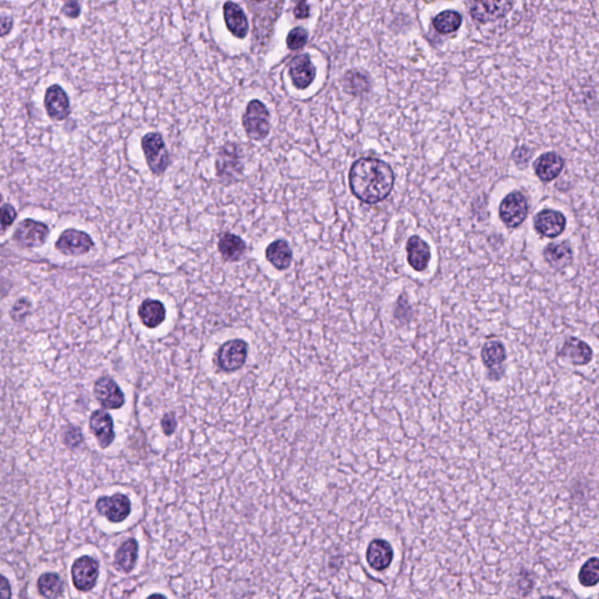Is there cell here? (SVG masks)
Listing matches in <instances>:
<instances>
[{"instance_id":"obj_2","label":"cell","mask_w":599,"mask_h":599,"mask_svg":"<svg viewBox=\"0 0 599 599\" xmlns=\"http://www.w3.org/2000/svg\"><path fill=\"white\" fill-rule=\"evenodd\" d=\"M242 126L246 135L253 141L265 139L271 130L269 113L265 104L258 99L251 101L242 117Z\"/></svg>"},{"instance_id":"obj_6","label":"cell","mask_w":599,"mask_h":599,"mask_svg":"<svg viewBox=\"0 0 599 599\" xmlns=\"http://www.w3.org/2000/svg\"><path fill=\"white\" fill-rule=\"evenodd\" d=\"M513 4L514 0H466L470 16L482 23L504 17Z\"/></svg>"},{"instance_id":"obj_7","label":"cell","mask_w":599,"mask_h":599,"mask_svg":"<svg viewBox=\"0 0 599 599\" xmlns=\"http://www.w3.org/2000/svg\"><path fill=\"white\" fill-rule=\"evenodd\" d=\"M249 354V345L242 340H231L219 348L215 361L225 372H234L244 367Z\"/></svg>"},{"instance_id":"obj_35","label":"cell","mask_w":599,"mask_h":599,"mask_svg":"<svg viewBox=\"0 0 599 599\" xmlns=\"http://www.w3.org/2000/svg\"><path fill=\"white\" fill-rule=\"evenodd\" d=\"M80 10H81V7H80L79 3L75 0H70L65 4L63 12L66 14L67 17L77 18L80 14Z\"/></svg>"},{"instance_id":"obj_31","label":"cell","mask_w":599,"mask_h":599,"mask_svg":"<svg viewBox=\"0 0 599 599\" xmlns=\"http://www.w3.org/2000/svg\"><path fill=\"white\" fill-rule=\"evenodd\" d=\"M307 32L303 28H294L287 37V46L289 50H300L307 43Z\"/></svg>"},{"instance_id":"obj_23","label":"cell","mask_w":599,"mask_h":599,"mask_svg":"<svg viewBox=\"0 0 599 599\" xmlns=\"http://www.w3.org/2000/svg\"><path fill=\"white\" fill-rule=\"evenodd\" d=\"M139 316L146 328L155 329L166 321V311L162 302L146 298L139 306Z\"/></svg>"},{"instance_id":"obj_18","label":"cell","mask_w":599,"mask_h":599,"mask_svg":"<svg viewBox=\"0 0 599 599\" xmlns=\"http://www.w3.org/2000/svg\"><path fill=\"white\" fill-rule=\"evenodd\" d=\"M215 166H217L219 177H222L224 180L232 178L234 175H239V173L242 171V163H240V153L235 144H227L220 150Z\"/></svg>"},{"instance_id":"obj_8","label":"cell","mask_w":599,"mask_h":599,"mask_svg":"<svg viewBox=\"0 0 599 599\" xmlns=\"http://www.w3.org/2000/svg\"><path fill=\"white\" fill-rule=\"evenodd\" d=\"M94 247V242L88 233L75 229L65 230L55 242V249L68 257L88 254Z\"/></svg>"},{"instance_id":"obj_22","label":"cell","mask_w":599,"mask_h":599,"mask_svg":"<svg viewBox=\"0 0 599 599\" xmlns=\"http://www.w3.org/2000/svg\"><path fill=\"white\" fill-rule=\"evenodd\" d=\"M315 67L308 55H298L291 63V77L298 90H305L314 81Z\"/></svg>"},{"instance_id":"obj_1","label":"cell","mask_w":599,"mask_h":599,"mask_svg":"<svg viewBox=\"0 0 599 599\" xmlns=\"http://www.w3.org/2000/svg\"><path fill=\"white\" fill-rule=\"evenodd\" d=\"M351 193L367 204L383 202L394 189V173L384 161L372 157L352 164L349 173Z\"/></svg>"},{"instance_id":"obj_28","label":"cell","mask_w":599,"mask_h":599,"mask_svg":"<svg viewBox=\"0 0 599 599\" xmlns=\"http://www.w3.org/2000/svg\"><path fill=\"white\" fill-rule=\"evenodd\" d=\"M38 589L45 598H58L63 593V582L57 573H43L38 580Z\"/></svg>"},{"instance_id":"obj_26","label":"cell","mask_w":599,"mask_h":599,"mask_svg":"<svg viewBox=\"0 0 599 599\" xmlns=\"http://www.w3.org/2000/svg\"><path fill=\"white\" fill-rule=\"evenodd\" d=\"M546 261L553 269H566L573 262V249L566 242L549 244L543 252Z\"/></svg>"},{"instance_id":"obj_36","label":"cell","mask_w":599,"mask_h":599,"mask_svg":"<svg viewBox=\"0 0 599 599\" xmlns=\"http://www.w3.org/2000/svg\"><path fill=\"white\" fill-rule=\"evenodd\" d=\"M294 14L295 17L298 18V19H303V18L308 17L309 7L305 0H301V1L298 3V6L295 7Z\"/></svg>"},{"instance_id":"obj_17","label":"cell","mask_w":599,"mask_h":599,"mask_svg":"<svg viewBox=\"0 0 599 599\" xmlns=\"http://www.w3.org/2000/svg\"><path fill=\"white\" fill-rule=\"evenodd\" d=\"M45 108L50 119L55 121L66 119L70 114V103L66 92L58 85L50 86L45 94Z\"/></svg>"},{"instance_id":"obj_15","label":"cell","mask_w":599,"mask_h":599,"mask_svg":"<svg viewBox=\"0 0 599 599\" xmlns=\"http://www.w3.org/2000/svg\"><path fill=\"white\" fill-rule=\"evenodd\" d=\"M557 355L575 367H584L593 361V349L577 338H568Z\"/></svg>"},{"instance_id":"obj_21","label":"cell","mask_w":599,"mask_h":599,"mask_svg":"<svg viewBox=\"0 0 599 599\" xmlns=\"http://www.w3.org/2000/svg\"><path fill=\"white\" fill-rule=\"evenodd\" d=\"M224 18H225L226 26L234 37L244 39L247 36L249 21L245 14L242 12V7L232 1H227L224 5Z\"/></svg>"},{"instance_id":"obj_33","label":"cell","mask_w":599,"mask_h":599,"mask_svg":"<svg viewBox=\"0 0 599 599\" xmlns=\"http://www.w3.org/2000/svg\"><path fill=\"white\" fill-rule=\"evenodd\" d=\"M16 219H17V211L14 206L10 205V204H4L3 207H1V229H3L4 232L14 225Z\"/></svg>"},{"instance_id":"obj_27","label":"cell","mask_w":599,"mask_h":599,"mask_svg":"<svg viewBox=\"0 0 599 599\" xmlns=\"http://www.w3.org/2000/svg\"><path fill=\"white\" fill-rule=\"evenodd\" d=\"M266 258L279 271L288 269L293 259V252L285 240H276L266 249Z\"/></svg>"},{"instance_id":"obj_16","label":"cell","mask_w":599,"mask_h":599,"mask_svg":"<svg viewBox=\"0 0 599 599\" xmlns=\"http://www.w3.org/2000/svg\"><path fill=\"white\" fill-rule=\"evenodd\" d=\"M92 433L97 438L101 448H108L115 439L114 421L112 416L104 410L94 411L90 419Z\"/></svg>"},{"instance_id":"obj_9","label":"cell","mask_w":599,"mask_h":599,"mask_svg":"<svg viewBox=\"0 0 599 599\" xmlns=\"http://www.w3.org/2000/svg\"><path fill=\"white\" fill-rule=\"evenodd\" d=\"M99 566L93 557L81 556L72 566V580L75 589L87 593L93 589L99 578Z\"/></svg>"},{"instance_id":"obj_24","label":"cell","mask_w":599,"mask_h":599,"mask_svg":"<svg viewBox=\"0 0 599 599\" xmlns=\"http://www.w3.org/2000/svg\"><path fill=\"white\" fill-rule=\"evenodd\" d=\"M218 249L226 261H239L246 252V244L238 235L225 233L219 239Z\"/></svg>"},{"instance_id":"obj_39","label":"cell","mask_w":599,"mask_h":599,"mask_svg":"<svg viewBox=\"0 0 599 599\" xmlns=\"http://www.w3.org/2000/svg\"><path fill=\"white\" fill-rule=\"evenodd\" d=\"M598 597H599V593H598Z\"/></svg>"},{"instance_id":"obj_3","label":"cell","mask_w":599,"mask_h":599,"mask_svg":"<svg viewBox=\"0 0 599 599\" xmlns=\"http://www.w3.org/2000/svg\"><path fill=\"white\" fill-rule=\"evenodd\" d=\"M141 144L150 171L156 176L166 173L169 166V151L166 149L162 135L158 133L146 134L143 136Z\"/></svg>"},{"instance_id":"obj_30","label":"cell","mask_w":599,"mask_h":599,"mask_svg":"<svg viewBox=\"0 0 599 599\" xmlns=\"http://www.w3.org/2000/svg\"><path fill=\"white\" fill-rule=\"evenodd\" d=\"M463 19L455 11H445L434 19L433 25L439 33H453L461 26Z\"/></svg>"},{"instance_id":"obj_29","label":"cell","mask_w":599,"mask_h":599,"mask_svg":"<svg viewBox=\"0 0 599 599\" xmlns=\"http://www.w3.org/2000/svg\"><path fill=\"white\" fill-rule=\"evenodd\" d=\"M577 580L584 588H593L599 584V557H590L581 566Z\"/></svg>"},{"instance_id":"obj_12","label":"cell","mask_w":599,"mask_h":599,"mask_svg":"<svg viewBox=\"0 0 599 599\" xmlns=\"http://www.w3.org/2000/svg\"><path fill=\"white\" fill-rule=\"evenodd\" d=\"M94 396L99 405L108 410H119L126 401L121 387L110 377H101L97 379L94 385Z\"/></svg>"},{"instance_id":"obj_10","label":"cell","mask_w":599,"mask_h":599,"mask_svg":"<svg viewBox=\"0 0 599 599\" xmlns=\"http://www.w3.org/2000/svg\"><path fill=\"white\" fill-rule=\"evenodd\" d=\"M97 509L102 517L112 523L126 521L131 513V502L124 494H114L113 497H99Z\"/></svg>"},{"instance_id":"obj_13","label":"cell","mask_w":599,"mask_h":599,"mask_svg":"<svg viewBox=\"0 0 599 599\" xmlns=\"http://www.w3.org/2000/svg\"><path fill=\"white\" fill-rule=\"evenodd\" d=\"M566 226V215L556 210H543L534 218V227L546 238H557L564 232Z\"/></svg>"},{"instance_id":"obj_32","label":"cell","mask_w":599,"mask_h":599,"mask_svg":"<svg viewBox=\"0 0 599 599\" xmlns=\"http://www.w3.org/2000/svg\"><path fill=\"white\" fill-rule=\"evenodd\" d=\"M63 441H65V444L67 446L74 448V447H77L82 444V433H81V431L77 427H68L65 434H63Z\"/></svg>"},{"instance_id":"obj_38","label":"cell","mask_w":599,"mask_h":599,"mask_svg":"<svg viewBox=\"0 0 599 599\" xmlns=\"http://www.w3.org/2000/svg\"><path fill=\"white\" fill-rule=\"evenodd\" d=\"M11 25H12V19L11 18H3V21H1V26H3V36H6L7 32L11 28Z\"/></svg>"},{"instance_id":"obj_34","label":"cell","mask_w":599,"mask_h":599,"mask_svg":"<svg viewBox=\"0 0 599 599\" xmlns=\"http://www.w3.org/2000/svg\"><path fill=\"white\" fill-rule=\"evenodd\" d=\"M161 426H162L163 432L166 436H173L175 433L176 428H177V421H176L175 416L171 414H166L162 418L161 421Z\"/></svg>"},{"instance_id":"obj_19","label":"cell","mask_w":599,"mask_h":599,"mask_svg":"<svg viewBox=\"0 0 599 599\" xmlns=\"http://www.w3.org/2000/svg\"><path fill=\"white\" fill-rule=\"evenodd\" d=\"M407 262L417 271H423L430 264V246L417 235H412L406 244Z\"/></svg>"},{"instance_id":"obj_25","label":"cell","mask_w":599,"mask_h":599,"mask_svg":"<svg viewBox=\"0 0 599 599\" xmlns=\"http://www.w3.org/2000/svg\"><path fill=\"white\" fill-rule=\"evenodd\" d=\"M139 557V543L135 539H129L119 546L115 553V566L123 573H129L135 568Z\"/></svg>"},{"instance_id":"obj_37","label":"cell","mask_w":599,"mask_h":599,"mask_svg":"<svg viewBox=\"0 0 599 599\" xmlns=\"http://www.w3.org/2000/svg\"><path fill=\"white\" fill-rule=\"evenodd\" d=\"M1 597L4 598L11 597V586L5 577H3V581H1Z\"/></svg>"},{"instance_id":"obj_14","label":"cell","mask_w":599,"mask_h":599,"mask_svg":"<svg viewBox=\"0 0 599 599\" xmlns=\"http://www.w3.org/2000/svg\"><path fill=\"white\" fill-rule=\"evenodd\" d=\"M394 551L389 541L384 539H374L369 543L367 548V564L374 571H385L389 569L394 561Z\"/></svg>"},{"instance_id":"obj_4","label":"cell","mask_w":599,"mask_h":599,"mask_svg":"<svg viewBox=\"0 0 599 599\" xmlns=\"http://www.w3.org/2000/svg\"><path fill=\"white\" fill-rule=\"evenodd\" d=\"M499 213L501 220L508 229H517L522 225L529 213V204L526 195L519 191L507 195L501 202Z\"/></svg>"},{"instance_id":"obj_20","label":"cell","mask_w":599,"mask_h":599,"mask_svg":"<svg viewBox=\"0 0 599 599\" xmlns=\"http://www.w3.org/2000/svg\"><path fill=\"white\" fill-rule=\"evenodd\" d=\"M564 168V161L558 153H546L534 163V169L542 182H551L556 179Z\"/></svg>"},{"instance_id":"obj_11","label":"cell","mask_w":599,"mask_h":599,"mask_svg":"<svg viewBox=\"0 0 599 599\" xmlns=\"http://www.w3.org/2000/svg\"><path fill=\"white\" fill-rule=\"evenodd\" d=\"M481 360L487 370L490 381H500L504 374L503 363L507 360V351L502 342L488 341L481 349Z\"/></svg>"},{"instance_id":"obj_5","label":"cell","mask_w":599,"mask_h":599,"mask_svg":"<svg viewBox=\"0 0 599 599\" xmlns=\"http://www.w3.org/2000/svg\"><path fill=\"white\" fill-rule=\"evenodd\" d=\"M50 230L43 222L23 219L14 233V240L21 249H38L45 245Z\"/></svg>"}]
</instances>
